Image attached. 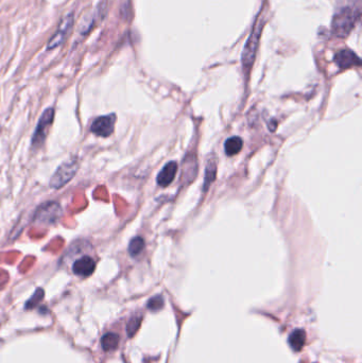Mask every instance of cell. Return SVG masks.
<instances>
[{
  "instance_id": "3957f363",
  "label": "cell",
  "mask_w": 362,
  "mask_h": 363,
  "mask_svg": "<svg viewBox=\"0 0 362 363\" xmlns=\"http://www.w3.org/2000/svg\"><path fill=\"white\" fill-rule=\"evenodd\" d=\"M262 26L263 25L260 20L254 25V28L251 32L249 40H247V42L244 46L243 53H242V65L245 69H250L254 63L257 48H258L259 37L261 34Z\"/></svg>"
},
{
  "instance_id": "2e32d148",
  "label": "cell",
  "mask_w": 362,
  "mask_h": 363,
  "mask_svg": "<svg viewBox=\"0 0 362 363\" xmlns=\"http://www.w3.org/2000/svg\"><path fill=\"white\" fill-rule=\"evenodd\" d=\"M44 295H45V292L43 289H41V288L40 289H37L34 292V294L30 297V300L26 303V309L34 308L35 306H37L42 302V300L44 299Z\"/></svg>"
},
{
  "instance_id": "9a60e30c",
  "label": "cell",
  "mask_w": 362,
  "mask_h": 363,
  "mask_svg": "<svg viewBox=\"0 0 362 363\" xmlns=\"http://www.w3.org/2000/svg\"><path fill=\"white\" fill-rule=\"evenodd\" d=\"M216 163L215 162H209L206 167L205 171V183H204V191L208 188V186H211L212 182L216 178Z\"/></svg>"
},
{
  "instance_id": "5bb4252c",
  "label": "cell",
  "mask_w": 362,
  "mask_h": 363,
  "mask_svg": "<svg viewBox=\"0 0 362 363\" xmlns=\"http://www.w3.org/2000/svg\"><path fill=\"white\" fill-rule=\"evenodd\" d=\"M145 249V241L141 237H135L130 241L129 253L132 257L139 255Z\"/></svg>"
},
{
  "instance_id": "4fadbf2b",
  "label": "cell",
  "mask_w": 362,
  "mask_h": 363,
  "mask_svg": "<svg viewBox=\"0 0 362 363\" xmlns=\"http://www.w3.org/2000/svg\"><path fill=\"white\" fill-rule=\"evenodd\" d=\"M119 344V336L116 333L109 332L104 334L101 339V346L106 351H110L115 349Z\"/></svg>"
},
{
  "instance_id": "277c9868",
  "label": "cell",
  "mask_w": 362,
  "mask_h": 363,
  "mask_svg": "<svg viewBox=\"0 0 362 363\" xmlns=\"http://www.w3.org/2000/svg\"><path fill=\"white\" fill-rule=\"evenodd\" d=\"M61 215L62 208L58 202H46L35 211L34 221L40 224H53Z\"/></svg>"
},
{
  "instance_id": "7a4b0ae2",
  "label": "cell",
  "mask_w": 362,
  "mask_h": 363,
  "mask_svg": "<svg viewBox=\"0 0 362 363\" xmlns=\"http://www.w3.org/2000/svg\"><path fill=\"white\" fill-rule=\"evenodd\" d=\"M79 169L77 160H71L62 164L50 179V187L53 189H60L69 183Z\"/></svg>"
},
{
  "instance_id": "6da1fadb",
  "label": "cell",
  "mask_w": 362,
  "mask_h": 363,
  "mask_svg": "<svg viewBox=\"0 0 362 363\" xmlns=\"http://www.w3.org/2000/svg\"><path fill=\"white\" fill-rule=\"evenodd\" d=\"M360 11L358 8L352 7H344L335 14L332 20L331 29L332 33L338 37L347 36L350 31L354 29V27L359 20Z\"/></svg>"
},
{
  "instance_id": "8992f818",
  "label": "cell",
  "mask_w": 362,
  "mask_h": 363,
  "mask_svg": "<svg viewBox=\"0 0 362 363\" xmlns=\"http://www.w3.org/2000/svg\"><path fill=\"white\" fill-rule=\"evenodd\" d=\"M116 115L110 114L107 116H100L93 121L90 131L100 137H109L113 134L115 129Z\"/></svg>"
},
{
  "instance_id": "8fae6325",
  "label": "cell",
  "mask_w": 362,
  "mask_h": 363,
  "mask_svg": "<svg viewBox=\"0 0 362 363\" xmlns=\"http://www.w3.org/2000/svg\"><path fill=\"white\" fill-rule=\"evenodd\" d=\"M243 141L239 136H234L226 139L224 143V151L227 156H233L241 151Z\"/></svg>"
},
{
  "instance_id": "ac0fdd59",
  "label": "cell",
  "mask_w": 362,
  "mask_h": 363,
  "mask_svg": "<svg viewBox=\"0 0 362 363\" xmlns=\"http://www.w3.org/2000/svg\"><path fill=\"white\" fill-rule=\"evenodd\" d=\"M140 322H141V318H139V316H138V318L136 316V318L131 319V321L128 324V334H129V337H133L137 332V330H138V328L140 326Z\"/></svg>"
},
{
  "instance_id": "9c48e42d",
  "label": "cell",
  "mask_w": 362,
  "mask_h": 363,
  "mask_svg": "<svg viewBox=\"0 0 362 363\" xmlns=\"http://www.w3.org/2000/svg\"><path fill=\"white\" fill-rule=\"evenodd\" d=\"M335 61L338 66L342 69H346L351 66H359L360 65V60L357 57V54L348 49L339 51L336 54Z\"/></svg>"
},
{
  "instance_id": "e0dca14e",
  "label": "cell",
  "mask_w": 362,
  "mask_h": 363,
  "mask_svg": "<svg viewBox=\"0 0 362 363\" xmlns=\"http://www.w3.org/2000/svg\"><path fill=\"white\" fill-rule=\"evenodd\" d=\"M164 307V299L160 295H156L148 302V308L151 311H158Z\"/></svg>"
},
{
  "instance_id": "ba28073f",
  "label": "cell",
  "mask_w": 362,
  "mask_h": 363,
  "mask_svg": "<svg viewBox=\"0 0 362 363\" xmlns=\"http://www.w3.org/2000/svg\"><path fill=\"white\" fill-rule=\"evenodd\" d=\"M95 269H96L95 260L89 256H83L74 262L72 272L80 277H88L94 273Z\"/></svg>"
},
{
  "instance_id": "52a82bcc",
  "label": "cell",
  "mask_w": 362,
  "mask_h": 363,
  "mask_svg": "<svg viewBox=\"0 0 362 363\" xmlns=\"http://www.w3.org/2000/svg\"><path fill=\"white\" fill-rule=\"evenodd\" d=\"M72 24H73V15L68 14L60 24L58 31H56V33L49 40L48 44H47V49L52 50L56 47H59L61 44H63L66 36H67V33L70 30Z\"/></svg>"
},
{
  "instance_id": "30bf717a",
  "label": "cell",
  "mask_w": 362,
  "mask_h": 363,
  "mask_svg": "<svg viewBox=\"0 0 362 363\" xmlns=\"http://www.w3.org/2000/svg\"><path fill=\"white\" fill-rule=\"evenodd\" d=\"M176 171H177V164L175 162H169L158 173L156 179L157 184L160 186V187H167V186L170 185L171 182L174 180Z\"/></svg>"
},
{
  "instance_id": "5b68a950",
  "label": "cell",
  "mask_w": 362,
  "mask_h": 363,
  "mask_svg": "<svg viewBox=\"0 0 362 363\" xmlns=\"http://www.w3.org/2000/svg\"><path fill=\"white\" fill-rule=\"evenodd\" d=\"M54 119V109L52 107L47 108L43 115L41 116L39 123H37L35 132L32 136V147L33 148H40L48 134L49 128L51 127Z\"/></svg>"
},
{
  "instance_id": "7c38bea8",
  "label": "cell",
  "mask_w": 362,
  "mask_h": 363,
  "mask_svg": "<svg viewBox=\"0 0 362 363\" xmlns=\"http://www.w3.org/2000/svg\"><path fill=\"white\" fill-rule=\"evenodd\" d=\"M306 342V332L303 329H297L292 331L289 336V344L294 351H300Z\"/></svg>"
}]
</instances>
